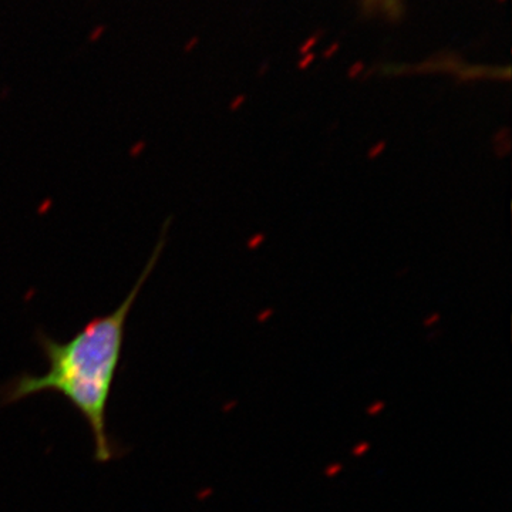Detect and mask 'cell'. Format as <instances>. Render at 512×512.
Masks as SVG:
<instances>
[{"mask_svg":"<svg viewBox=\"0 0 512 512\" xmlns=\"http://www.w3.org/2000/svg\"><path fill=\"white\" fill-rule=\"evenodd\" d=\"M165 245V229L140 278L116 311L99 316L66 342L37 332L36 342L49 369L43 375L22 373L3 384L0 404L10 406L40 393H59L89 424L94 460L109 463L123 453L107 433V404L123 355L126 326L141 289L150 278Z\"/></svg>","mask_w":512,"mask_h":512,"instance_id":"obj_1","label":"cell"},{"mask_svg":"<svg viewBox=\"0 0 512 512\" xmlns=\"http://www.w3.org/2000/svg\"><path fill=\"white\" fill-rule=\"evenodd\" d=\"M373 8L387 10V12H396L397 0H366Z\"/></svg>","mask_w":512,"mask_h":512,"instance_id":"obj_2","label":"cell"},{"mask_svg":"<svg viewBox=\"0 0 512 512\" xmlns=\"http://www.w3.org/2000/svg\"><path fill=\"white\" fill-rule=\"evenodd\" d=\"M384 409H386V403L382 402V400H376V402L367 406L366 414L370 417H376L379 416L380 413H383Z\"/></svg>","mask_w":512,"mask_h":512,"instance_id":"obj_3","label":"cell"},{"mask_svg":"<svg viewBox=\"0 0 512 512\" xmlns=\"http://www.w3.org/2000/svg\"><path fill=\"white\" fill-rule=\"evenodd\" d=\"M369 450L370 443H367V441H360V443H357L356 446L352 448V454L355 457H363L369 453Z\"/></svg>","mask_w":512,"mask_h":512,"instance_id":"obj_4","label":"cell"},{"mask_svg":"<svg viewBox=\"0 0 512 512\" xmlns=\"http://www.w3.org/2000/svg\"><path fill=\"white\" fill-rule=\"evenodd\" d=\"M343 464L342 463H332L329 466L325 467V476L328 478H333L338 476V474L342 473Z\"/></svg>","mask_w":512,"mask_h":512,"instance_id":"obj_5","label":"cell"},{"mask_svg":"<svg viewBox=\"0 0 512 512\" xmlns=\"http://www.w3.org/2000/svg\"><path fill=\"white\" fill-rule=\"evenodd\" d=\"M265 235L264 234H256L255 237L251 238V241L248 242L249 249H256L261 247L264 244Z\"/></svg>","mask_w":512,"mask_h":512,"instance_id":"obj_6","label":"cell"},{"mask_svg":"<svg viewBox=\"0 0 512 512\" xmlns=\"http://www.w3.org/2000/svg\"><path fill=\"white\" fill-rule=\"evenodd\" d=\"M384 148H386V141H380V143L377 144V146L373 147L372 150H370V160H373V158L379 156L380 153H383Z\"/></svg>","mask_w":512,"mask_h":512,"instance_id":"obj_7","label":"cell"},{"mask_svg":"<svg viewBox=\"0 0 512 512\" xmlns=\"http://www.w3.org/2000/svg\"><path fill=\"white\" fill-rule=\"evenodd\" d=\"M274 313V309H265V311L259 313L258 318H256V320H258V323L268 322V320L271 319L272 316H274Z\"/></svg>","mask_w":512,"mask_h":512,"instance_id":"obj_8","label":"cell"},{"mask_svg":"<svg viewBox=\"0 0 512 512\" xmlns=\"http://www.w3.org/2000/svg\"><path fill=\"white\" fill-rule=\"evenodd\" d=\"M440 315H437V313H434V315L429 316L426 320H424L423 325L427 326V328H430V326H433L434 323L439 322Z\"/></svg>","mask_w":512,"mask_h":512,"instance_id":"obj_9","label":"cell"},{"mask_svg":"<svg viewBox=\"0 0 512 512\" xmlns=\"http://www.w3.org/2000/svg\"><path fill=\"white\" fill-rule=\"evenodd\" d=\"M237 406V403L235 402H229L227 406H225V412H231L234 407Z\"/></svg>","mask_w":512,"mask_h":512,"instance_id":"obj_10","label":"cell"}]
</instances>
